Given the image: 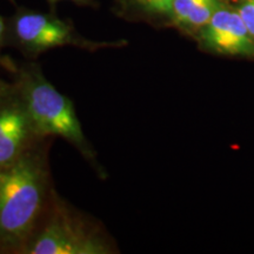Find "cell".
Wrapping results in <instances>:
<instances>
[{
	"label": "cell",
	"mask_w": 254,
	"mask_h": 254,
	"mask_svg": "<svg viewBox=\"0 0 254 254\" xmlns=\"http://www.w3.org/2000/svg\"><path fill=\"white\" fill-rule=\"evenodd\" d=\"M44 180L27 158L17 159L0 172V239L14 245L31 233L40 213Z\"/></svg>",
	"instance_id": "6da1fadb"
},
{
	"label": "cell",
	"mask_w": 254,
	"mask_h": 254,
	"mask_svg": "<svg viewBox=\"0 0 254 254\" xmlns=\"http://www.w3.org/2000/svg\"><path fill=\"white\" fill-rule=\"evenodd\" d=\"M25 110L32 128L41 135H59L77 145L85 141L72 101L45 79H34L25 93Z\"/></svg>",
	"instance_id": "7a4b0ae2"
},
{
	"label": "cell",
	"mask_w": 254,
	"mask_h": 254,
	"mask_svg": "<svg viewBox=\"0 0 254 254\" xmlns=\"http://www.w3.org/2000/svg\"><path fill=\"white\" fill-rule=\"evenodd\" d=\"M202 43L222 55L254 57V40L238 12L219 8L201 28Z\"/></svg>",
	"instance_id": "3957f363"
},
{
	"label": "cell",
	"mask_w": 254,
	"mask_h": 254,
	"mask_svg": "<svg viewBox=\"0 0 254 254\" xmlns=\"http://www.w3.org/2000/svg\"><path fill=\"white\" fill-rule=\"evenodd\" d=\"M12 30L18 43L36 52L64 46L73 41L71 28L64 21L37 12L19 13L12 23Z\"/></svg>",
	"instance_id": "277c9868"
},
{
	"label": "cell",
	"mask_w": 254,
	"mask_h": 254,
	"mask_svg": "<svg viewBox=\"0 0 254 254\" xmlns=\"http://www.w3.org/2000/svg\"><path fill=\"white\" fill-rule=\"evenodd\" d=\"M104 246L64 218L52 219L37 238L32 254H99Z\"/></svg>",
	"instance_id": "5b68a950"
},
{
	"label": "cell",
	"mask_w": 254,
	"mask_h": 254,
	"mask_svg": "<svg viewBox=\"0 0 254 254\" xmlns=\"http://www.w3.org/2000/svg\"><path fill=\"white\" fill-rule=\"evenodd\" d=\"M31 128L25 107L15 104L0 106V167L17 160Z\"/></svg>",
	"instance_id": "8992f818"
},
{
	"label": "cell",
	"mask_w": 254,
	"mask_h": 254,
	"mask_svg": "<svg viewBox=\"0 0 254 254\" xmlns=\"http://www.w3.org/2000/svg\"><path fill=\"white\" fill-rule=\"evenodd\" d=\"M220 0H205L200 4L195 11L186 19L182 27L194 30V28H202L211 20L215 12L221 8Z\"/></svg>",
	"instance_id": "52a82bcc"
},
{
	"label": "cell",
	"mask_w": 254,
	"mask_h": 254,
	"mask_svg": "<svg viewBox=\"0 0 254 254\" xmlns=\"http://www.w3.org/2000/svg\"><path fill=\"white\" fill-rule=\"evenodd\" d=\"M205 0H173L170 17L178 26H183L187 18L190 17L195 8Z\"/></svg>",
	"instance_id": "ba28073f"
},
{
	"label": "cell",
	"mask_w": 254,
	"mask_h": 254,
	"mask_svg": "<svg viewBox=\"0 0 254 254\" xmlns=\"http://www.w3.org/2000/svg\"><path fill=\"white\" fill-rule=\"evenodd\" d=\"M135 2L146 12L168 15L172 8L173 0H135Z\"/></svg>",
	"instance_id": "9c48e42d"
},
{
	"label": "cell",
	"mask_w": 254,
	"mask_h": 254,
	"mask_svg": "<svg viewBox=\"0 0 254 254\" xmlns=\"http://www.w3.org/2000/svg\"><path fill=\"white\" fill-rule=\"evenodd\" d=\"M237 12L243 19L251 36L254 38V0H246Z\"/></svg>",
	"instance_id": "30bf717a"
},
{
	"label": "cell",
	"mask_w": 254,
	"mask_h": 254,
	"mask_svg": "<svg viewBox=\"0 0 254 254\" xmlns=\"http://www.w3.org/2000/svg\"><path fill=\"white\" fill-rule=\"evenodd\" d=\"M4 34H5V23H4V19L0 17V47H1L2 40H4Z\"/></svg>",
	"instance_id": "8fae6325"
},
{
	"label": "cell",
	"mask_w": 254,
	"mask_h": 254,
	"mask_svg": "<svg viewBox=\"0 0 254 254\" xmlns=\"http://www.w3.org/2000/svg\"><path fill=\"white\" fill-rule=\"evenodd\" d=\"M49 1H50V4H56V2H58L59 1V0H49ZM77 1H82V0H77Z\"/></svg>",
	"instance_id": "7c38bea8"
}]
</instances>
